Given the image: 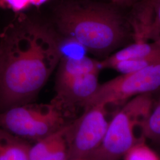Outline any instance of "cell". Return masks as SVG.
Masks as SVG:
<instances>
[{"label": "cell", "instance_id": "obj_1", "mask_svg": "<svg viewBox=\"0 0 160 160\" xmlns=\"http://www.w3.org/2000/svg\"><path fill=\"white\" fill-rule=\"evenodd\" d=\"M62 57L45 24L21 16L7 26L0 34V112L32 102Z\"/></svg>", "mask_w": 160, "mask_h": 160}, {"label": "cell", "instance_id": "obj_2", "mask_svg": "<svg viewBox=\"0 0 160 160\" xmlns=\"http://www.w3.org/2000/svg\"><path fill=\"white\" fill-rule=\"evenodd\" d=\"M55 23L65 37L97 55L115 50L128 34L126 23L118 11L97 2H62L55 11Z\"/></svg>", "mask_w": 160, "mask_h": 160}, {"label": "cell", "instance_id": "obj_3", "mask_svg": "<svg viewBox=\"0 0 160 160\" xmlns=\"http://www.w3.org/2000/svg\"><path fill=\"white\" fill-rule=\"evenodd\" d=\"M152 94L133 97L109 121L106 135L89 160H120L135 144L144 141L143 126L153 109Z\"/></svg>", "mask_w": 160, "mask_h": 160}, {"label": "cell", "instance_id": "obj_4", "mask_svg": "<svg viewBox=\"0 0 160 160\" xmlns=\"http://www.w3.org/2000/svg\"><path fill=\"white\" fill-rule=\"evenodd\" d=\"M66 116L57 106L26 103L0 112V128L24 140L36 142L65 126Z\"/></svg>", "mask_w": 160, "mask_h": 160}, {"label": "cell", "instance_id": "obj_5", "mask_svg": "<svg viewBox=\"0 0 160 160\" xmlns=\"http://www.w3.org/2000/svg\"><path fill=\"white\" fill-rule=\"evenodd\" d=\"M160 89V62L137 71L122 74L99 84L95 92L83 106V109L103 104L109 106L129 100Z\"/></svg>", "mask_w": 160, "mask_h": 160}, {"label": "cell", "instance_id": "obj_6", "mask_svg": "<svg viewBox=\"0 0 160 160\" xmlns=\"http://www.w3.org/2000/svg\"><path fill=\"white\" fill-rule=\"evenodd\" d=\"M108 107L100 104L86 108L79 118L67 125L69 160L88 159L99 148L109 126Z\"/></svg>", "mask_w": 160, "mask_h": 160}, {"label": "cell", "instance_id": "obj_7", "mask_svg": "<svg viewBox=\"0 0 160 160\" xmlns=\"http://www.w3.org/2000/svg\"><path fill=\"white\" fill-rule=\"evenodd\" d=\"M99 72H92L55 84V96L51 102L67 117L78 107L83 108L99 86Z\"/></svg>", "mask_w": 160, "mask_h": 160}, {"label": "cell", "instance_id": "obj_8", "mask_svg": "<svg viewBox=\"0 0 160 160\" xmlns=\"http://www.w3.org/2000/svg\"><path fill=\"white\" fill-rule=\"evenodd\" d=\"M67 125L32 145L29 151L30 160H68Z\"/></svg>", "mask_w": 160, "mask_h": 160}, {"label": "cell", "instance_id": "obj_9", "mask_svg": "<svg viewBox=\"0 0 160 160\" xmlns=\"http://www.w3.org/2000/svg\"><path fill=\"white\" fill-rule=\"evenodd\" d=\"M100 62L87 57L63 56L58 64L55 84L63 83L84 75L99 72Z\"/></svg>", "mask_w": 160, "mask_h": 160}, {"label": "cell", "instance_id": "obj_10", "mask_svg": "<svg viewBox=\"0 0 160 160\" xmlns=\"http://www.w3.org/2000/svg\"><path fill=\"white\" fill-rule=\"evenodd\" d=\"M160 53V39L154 41H135L131 45L100 61V65L101 69L109 68L111 65L119 62L148 57Z\"/></svg>", "mask_w": 160, "mask_h": 160}, {"label": "cell", "instance_id": "obj_11", "mask_svg": "<svg viewBox=\"0 0 160 160\" xmlns=\"http://www.w3.org/2000/svg\"><path fill=\"white\" fill-rule=\"evenodd\" d=\"M32 145L0 128V160H30Z\"/></svg>", "mask_w": 160, "mask_h": 160}, {"label": "cell", "instance_id": "obj_12", "mask_svg": "<svg viewBox=\"0 0 160 160\" xmlns=\"http://www.w3.org/2000/svg\"><path fill=\"white\" fill-rule=\"evenodd\" d=\"M136 38L135 41H154L160 39V0H157L151 18Z\"/></svg>", "mask_w": 160, "mask_h": 160}, {"label": "cell", "instance_id": "obj_13", "mask_svg": "<svg viewBox=\"0 0 160 160\" xmlns=\"http://www.w3.org/2000/svg\"><path fill=\"white\" fill-rule=\"evenodd\" d=\"M160 62V53L148 57L119 62L111 65L109 68L113 69L121 74H127Z\"/></svg>", "mask_w": 160, "mask_h": 160}, {"label": "cell", "instance_id": "obj_14", "mask_svg": "<svg viewBox=\"0 0 160 160\" xmlns=\"http://www.w3.org/2000/svg\"><path fill=\"white\" fill-rule=\"evenodd\" d=\"M144 137L160 145V102L153 107L143 126Z\"/></svg>", "mask_w": 160, "mask_h": 160}, {"label": "cell", "instance_id": "obj_15", "mask_svg": "<svg viewBox=\"0 0 160 160\" xmlns=\"http://www.w3.org/2000/svg\"><path fill=\"white\" fill-rule=\"evenodd\" d=\"M123 159L124 160H160L159 155L151 148L145 141L135 144L130 149Z\"/></svg>", "mask_w": 160, "mask_h": 160}, {"label": "cell", "instance_id": "obj_16", "mask_svg": "<svg viewBox=\"0 0 160 160\" xmlns=\"http://www.w3.org/2000/svg\"><path fill=\"white\" fill-rule=\"evenodd\" d=\"M112 1L114 3H117V4H125L129 2L131 0H112Z\"/></svg>", "mask_w": 160, "mask_h": 160}, {"label": "cell", "instance_id": "obj_17", "mask_svg": "<svg viewBox=\"0 0 160 160\" xmlns=\"http://www.w3.org/2000/svg\"><path fill=\"white\" fill-rule=\"evenodd\" d=\"M68 160H89L88 159H70Z\"/></svg>", "mask_w": 160, "mask_h": 160}, {"label": "cell", "instance_id": "obj_18", "mask_svg": "<svg viewBox=\"0 0 160 160\" xmlns=\"http://www.w3.org/2000/svg\"><path fill=\"white\" fill-rule=\"evenodd\" d=\"M159 101H160V100H159Z\"/></svg>", "mask_w": 160, "mask_h": 160}]
</instances>
